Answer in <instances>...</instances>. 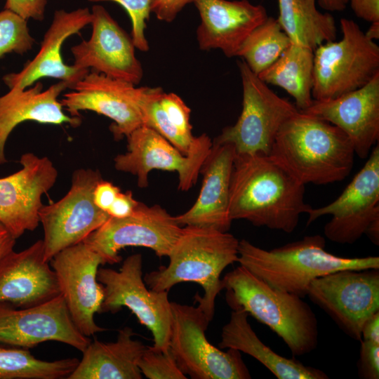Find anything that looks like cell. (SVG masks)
Returning a JSON list of instances; mask_svg holds the SVG:
<instances>
[{
	"instance_id": "obj_39",
	"label": "cell",
	"mask_w": 379,
	"mask_h": 379,
	"mask_svg": "<svg viewBox=\"0 0 379 379\" xmlns=\"http://www.w3.org/2000/svg\"><path fill=\"white\" fill-rule=\"evenodd\" d=\"M151 13H154L158 20L171 22L178 13L188 4L194 0H149Z\"/></svg>"
},
{
	"instance_id": "obj_14",
	"label": "cell",
	"mask_w": 379,
	"mask_h": 379,
	"mask_svg": "<svg viewBox=\"0 0 379 379\" xmlns=\"http://www.w3.org/2000/svg\"><path fill=\"white\" fill-rule=\"evenodd\" d=\"M307 295L347 335L361 341L364 323L379 312V269L326 274L312 281Z\"/></svg>"
},
{
	"instance_id": "obj_43",
	"label": "cell",
	"mask_w": 379,
	"mask_h": 379,
	"mask_svg": "<svg viewBox=\"0 0 379 379\" xmlns=\"http://www.w3.org/2000/svg\"><path fill=\"white\" fill-rule=\"evenodd\" d=\"M361 340L379 343V312L373 314L364 323Z\"/></svg>"
},
{
	"instance_id": "obj_27",
	"label": "cell",
	"mask_w": 379,
	"mask_h": 379,
	"mask_svg": "<svg viewBox=\"0 0 379 379\" xmlns=\"http://www.w3.org/2000/svg\"><path fill=\"white\" fill-rule=\"evenodd\" d=\"M248 316L242 310H232L229 321L222 329L220 348L237 350L253 357L279 379L328 378L321 370L274 352L258 337L248 321Z\"/></svg>"
},
{
	"instance_id": "obj_29",
	"label": "cell",
	"mask_w": 379,
	"mask_h": 379,
	"mask_svg": "<svg viewBox=\"0 0 379 379\" xmlns=\"http://www.w3.org/2000/svg\"><path fill=\"white\" fill-rule=\"evenodd\" d=\"M277 20L291 42L313 51L326 42L335 41L334 18L316 7L315 0H278Z\"/></svg>"
},
{
	"instance_id": "obj_24",
	"label": "cell",
	"mask_w": 379,
	"mask_h": 379,
	"mask_svg": "<svg viewBox=\"0 0 379 379\" xmlns=\"http://www.w3.org/2000/svg\"><path fill=\"white\" fill-rule=\"evenodd\" d=\"M235 155L232 144L213 142L200 168L203 181L196 201L188 211L175 216L180 226L194 225L228 232L232 222L229 215V198Z\"/></svg>"
},
{
	"instance_id": "obj_30",
	"label": "cell",
	"mask_w": 379,
	"mask_h": 379,
	"mask_svg": "<svg viewBox=\"0 0 379 379\" xmlns=\"http://www.w3.org/2000/svg\"><path fill=\"white\" fill-rule=\"evenodd\" d=\"M0 344V379H67L79 360L69 357L44 361L27 349Z\"/></svg>"
},
{
	"instance_id": "obj_3",
	"label": "cell",
	"mask_w": 379,
	"mask_h": 379,
	"mask_svg": "<svg viewBox=\"0 0 379 379\" xmlns=\"http://www.w3.org/2000/svg\"><path fill=\"white\" fill-rule=\"evenodd\" d=\"M326 239L307 235L266 250L249 241H239L240 265L271 286L304 298L315 279L343 270L379 269L378 256L344 258L325 250Z\"/></svg>"
},
{
	"instance_id": "obj_35",
	"label": "cell",
	"mask_w": 379,
	"mask_h": 379,
	"mask_svg": "<svg viewBox=\"0 0 379 379\" xmlns=\"http://www.w3.org/2000/svg\"><path fill=\"white\" fill-rule=\"evenodd\" d=\"M90 2L112 1L121 5L131 21V39L135 48L147 51L149 48L145 34L150 11L149 0H88Z\"/></svg>"
},
{
	"instance_id": "obj_13",
	"label": "cell",
	"mask_w": 379,
	"mask_h": 379,
	"mask_svg": "<svg viewBox=\"0 0 379 379\" xmlns=\"http://www.w3.org/2000/svg\"><path fill=\"white\" fill-rule=\"evenodd\" d=\"M307 225L324 215H331L324 233L331 241L353 244L379 222V145L371 149L362 168L340 196L330 204L311 208Z\"/></svg>"
},
{
	"instance_id": "obj_21",
	"label": "cell",
	"mask_w": 379,
	"mask_h": 379,
	"mask_svg": "<svg viewBox=\"0 0 379 379\" xmlns=\"http://www.w3.org/2000/svg\"><path fill=\"white\" fill-rule=\"evenodd\" d=\"M339 128L355 154L366 158L379 138V74L363 87L333 99L314 100L303 111Z\"/></svg>"
},
{
	"instance_id": "obj_10",
	"label": "cell",
	"mask_w": 379,
	"mask_h": 379,
	"mask_svg": "<svg viewBox=\"0 0 379 379\" xmlns=\"http://www.w3.org/2000/svg\"><path fill=\"white\" fill-rule=\"evenodd\" d=\"M102 176L98 170L79 168L72 176L68 192L39 211L44 237V260L50 262L62 250L82 242L110 217L93 201V190Z\"/></svg>"
},
{
	"instance_id": "obj_19",
	"label": "cell",
	"mask_w": 379,
	"mask_h": 379,
	"mask_svg": "<svg viewBox=\"0 0 379 379\" xmlns=\"http://www.w3.org/2000/svg\"><path fill=\"white\" fill-rule=\"evenodd\" d=\"M22 168L0 178V222L17 239L39 224L41 197L54 185L58 171L46 157L22 154Z\"/></svg>"
},
{
	"instance_id": "obj_16",
	"label": "cell",
	"mask_w": 379,
	"mask_h": 379,
	"mask_svg": "<svg viewBox=\"0 0 379 379\" xmlns=\"http://www.w3.org/2000/svg\"><path fill=\"white\" fill-rule=\"evenodd\" d=\"M60 293L72 321L84 335L105 331L95 321L104 298L102 285L97 279L100 255L84 241L58 253L51 260Z\"/></svg>"
},
{
	"instance_id": "obj_33",
	"label": "cell",
	"mask_w": 379,
	"mask_h": 379,
	"mask_svg": "<svg viewBox=\"0 0 379 379\" xmlns=\"http://www.w3.org/2000/svg\"><path fill=\"white\" fill-rule=\"evenodd\" d=\"M34 42L27 20L8 9L0 11V58L8 53L23 55Z\"/></svg>"
},
{
	"instance_id": "obj_37",
	"label": "cell",
	"mask_w": 379,
	"mask_h": 379,
	"mask_svg": "<svg viewBox=\"0 0 379 379\" xmlns=\"http://www.w3.org/2000/svg\"><path fill=\"white\" fill-rule=\"evenodd\" d=\"M359 375L362 378H379V343L361 340Z\"/></svg>"
},
{
	"instance_id": "obj_34",
	"label": "cell",
	"mask_w": 379,
	"mask_h": 379,
	"mask_svg": "<svg viewBox=\"0 0 379 379\" xmlns=\"http://www.w3.org/2000/svg\"><path fill=\"white\" fill-rule=\"evenodd\" d=\"M138 367L149 379H186L170 350L167 352L147 347L138 362Z\"/></svg>"
},
{
	"instance_id": "obj_36",
	"label": "cell",
	"mask_w": 379,
	"mask_h": 379,
	"mask_svg": "<svg viewBox=\"0 0 379 379\" xmlns=\"http://www.w3.org/2000/svg\"><path fill=\"white\" fill-rule=\"evenodd\" d=\"M159 103L169 121L182 134L193 138L190 124L191 109L185 102L173 93L162 92L159 96Z\"/></svg>"
},
{
	"instance_id": "obj_22",
	"label": "cell",
	"mask_w": 379,
	"mask_h": 379,
	"mask_svg": "<svg viewBox=\"0 0 379 379\" xmlns=\"http://www.w3.org/2000/svg\"><path fill=\"white\" fill-rule=\"evenodd\" d=\"M43 240L0 260V303L27 308L61 294L56 274L44 260Z\"/></svg>"
},
{
	"instance_id": "obj_2",
	"label": "cell",
	"mask_w": 379,
	"mask_h": 379,
	"mask_svg": "<svg viewBox=\"0 0 379 379\" xmlns=\"http://www.w3.org/2000/svg\"><path fill=\"white\" fill-rule=\"evenodd\" d=\"M354 149L329 122L298 111L279 128L269 156L303 185H327L351 172Z\"/></svg>"
},
{
	"instance_id": "obj_18",
	"label": "cell",
	"mask_w": 379,
	"mask_h": 379,
	"mask_svg": "<svg viewBox=\"0 0 379 379\" xmlns=\"http://www.w3.org/2000/svg\"><path fill=\"white\" fill-rule=\"evenodd\" d=\"M142 87L104 74L89 72L63 95L60 102L72 117L90 110L111 119L109 129L116 140L127 137L143 125L139 107Z\"/></svg>"
},
{
	"instance_id": "obj_12",
	"label": "cell",
	"mask_w": 379,
	"mask_h": 379,
	"mask_svg": "<svg viewBox=\"0 0 379 379\" xmlns=\"http://www.w3.org/2000/svg\"><path fill=\"white\" fill-rule=\"evenodd\" d=\"M182 227L159 205L138 203L129 216L109 219L83 241L100 257L102 265L121 261L119 251L128 246L152 249L159 257L168 256Z\"/></svg>"
},
{
	"instance_id": "obj_1",
	"label": "cell",
	"mask_w": 379,
	"mask_h": 379,
	"mask_svg": "<svg viewBox=\"0 0 379 379\" xmlns=\"http://www.w3.org/2000/svg\"><path fill=\"white\" fill-rule=\"evenodd\" d=\"M305 185L269 155L237 154L230 178V219L291 233L312 206L305 201Z\"/></svg>"
},
{
	"instance_id": "obj_23",
	"label": "cell",
	"mask_w": 379,
	"mask_h": 379,
	"mask_svg": "<svg viewBox=\"0 0 379 379\" xmlns=\"http://www.w3.org/2000/svg\"><path fill=\"white\" fill-rule=\"evenodd\" d=\"M201 18L197 29L200 49H220L228 58L237 53L251 32L267 18L262 5L248 0H194Z\"/></svg>"
},
{
	"instance_id": "obj_40",
	"label": "cell",
	"mask_w": 379,
	"mask_h": 379,
	"mask_svg": "<svg viewBox=\"0 0 379 379\" xmlns=\"http://www.w3.org/2000/svg\"><path fill=\"white\" fill-rule=\"evenodd\" d=\"M120 192L119 187L111 182L102 179L97 183L93 190L94 204L98 208L107 213Z\"/></svg>"
},
{
	"instance_id": "obj_32",
	"label": "cell",
	"mask_w": 379,
	"mask_h": 379,
	"mask_svg": "<svg viewBox=\"0 0 379 379\" xmlns=\"http://www.w3.org/2000/svg\"><path fill=\"white\" fill-rule=\"evenodd\" d=\"M160 87L142 86L139 98L143 125L149 127L165 138L183 154L187 155L195 137L189 138L178 131L169 121L159 103L163 92Z\"/></svg>"
},
{
	"instance_id": "obj_15",
	"label": "cell",
	"mask_w": 379,
	"mask_h": 379,
	"mask_svg": "<svg viewBox=\"0 0 379 379\" xmlns=\"http://www.w3.org/2000/svg\"><path fill=\"white\" fill-rule=\"evenodd\" d=\"M47 341L81 352L91 342L74 324L62 294L27 308L0 303V344L29 350Z\"/></svg>"
},
{
	"instance_id": "obj_11",
	"label": "cell",
	"mask_w": 379,
	"mask_h": 379,
	"mask_svg": "<svg viewBox=\"0 0 379 379\" xmlns=\"http://www.w3.org/2000/svg\"><path fill=\"white\" fill-rule=\"evenodd\" d=\"M127 152L114 159L117 171L137 177L138 186H148L149 173L154 170L176 171L178 189L189 190L196 184L201 166L208 154L213 141L206 133L195 137L187 155L152 128L141 126L127 137Z\"/></svg>"
},
{
	"instance_id": "obj_41",
	"label": "cell",
	"mask_w": 379,
	"mask_h": 379,
	"mask_svg": "<svg viewBox=\"0 0 379 379\" xmlns=\"http://www.w3.org/2000/svg\"><path fill=\"white\" fill-rule=\"evenodd\" d=\"M139 201L133 198L131 191H126V192L121 191L107 213L112 218H125L133 213Z\"/></svg>"
},
{
	"instance_id": "obj_7",
	"label": "cell",
	"mask_w": 379,
	"mask_h": 379,
	"mask_svg": "<svg viewBox=\"0 0 379 379\" xmlns=\"http://www.w3.org/2000/svg\"><path fill=\"white\" fill-rule=\"evenodd\" d=\"M169 350L179 368L193 379H249L241 352H223L206 336L209 321L197 306L171 302Z\"/></svg>"
},
{
	"instance_id": "obj_31",
	"label": "cell",
	"mask_w": 379,
	"mask_h": 379,
	"mask_svg": "<svg viewBox=\"0 0 379 379\" xmlns=\"http://www.w3.org/2000/svg\"><path fill=\"white\" fill-rule=\"evenodd\" d=\"M291 44L277 19L268 17L248 36L237 56L244 58L251 70L258 75L272 65Z\"/></svg>"
},
{
	"instance_id": "obj_26",
	"label": "cell",
	"mask_w": 379,
	"mask_h": 379,
	"mask_svg": "<svg viewBox=\"0 0 379 379\" xmlns=\"http://www.w3.org/2000/svg\"><path fill=\"white\" fill-rule=\"evenodd\" d=\"M133 329L119 330L115 342H90L67 379H141L138 362L147 346L133 339Z\"/></svg>"
},
{
	"instance_id": "obj_17",
	"label": "cell",
	"mask_w": 379,
	"mask_h": 379,
	"mask_svg": "<svg viewBox=\"0 0 379 379\" xmlns=\"http://www.w3.org/2000/svg\"><path fill=\"white\" fill-rule=\"evenodd\" d=\"M91 15V37L70 49L72 65L138 85L143 70L135 56L131 36L102 6L94 5Z\"/></svg>"
},
{
	"instance_id": "obj_25",
	"label": "cell",
	"mask_w": 379,
	"mask_h": 379,
	"mask_svg": "<svg viewBox=\"0 0 379 379\" xmlns=\"http://www.w3.org/2000/svg\"><path fill=\"white\" fill-rule=\"evenodd\" d=\"M38 81L26 88H13L0 97V164L7 162L5 145L12 131L20 124L32 121L40 124H69L76 128L81 124L80 117L67 115L58 100L60 93L68 88L62 81L43 91Z\"/></svg>"
},
{
	"instance_id": "obj_6",
	"label": "cell",
	"mask_w": 379,
	"mask_h": 379,
	"mask_svg": "<svg viewBox=\"0 0 379 379\" xmlns=\"http://www.w3.org/2000/svg\"><path fill=\"white\" fill-rule=\"evenodd\" d=\"M342 39L314 51V100L333 99L360 88L379 74V46L352 20H340Z\"/></svg>"
},
{
	"instance_id": "obj_45",
	"label": "cell",
	"mask_w": 379,
	"mask_h": 379,
	"mask_svg": "<svg viewBox=\"0 0 379 379\" xmlns=\"http://www.w3.org/2000/svg\"><path fill=\"white\" fill-rule=\"evenodd\" d=\"M348 2L349 0H318L319 5L329 11H342Z\"/></svg>"
},
{
	"instance_id": "obj_38",
	"label": "cell",
	"mask_w": 379,
	"mask_h": 379,
	"mask_svg": "<svg viewBox=\"0 0 379 379\" xmlns=\"http://www.w3.org/2000/svg\"><path fill=\"white\" fill-rule=\"evenodd\" d=\"M47 0H6L4 9L17 13L25 20L42 21Z\"/></svg>"
},
{
	"instance_id": "obj_9",
	"label": "cell",
	"mask_w": 379,
	"mask_h": 379,
	"mask_svg": "<svg viewBox=\"0 0 379 379\" xmlns=\"http://www.w3.org/2000/svg\"><path fill=\"white\" fill-rule=\"evenodd\" d=\"M97 279L102 285L104 298L99 313H116L126 307L139 322L152 333L156 350L169 351L171 307L166 291L147 288L142 279L140 253L126 258L120 269L99 268Z\"/></svg>"
},
{
	"instance_id": "obj_44",
	"label": "cell",
	"mask_w": 379,
	"mask_h": 379,
	"mask_svg": "<svg viewBox=\"0 0 379 379\" xmlns=\"http://www.w3.org/2000/svg\"><path fill=\"white\" fill-rule=\"evenodd\" d=\"M15 239L0 222V260L13 250Z\"/></svg>"
},
{
	"instance_id": "obj_46",
	"label": "cell",
	"mask_w": 379,
	"mask_h": 379,
	"mask_svg": "<svg viewBox=\"0 0 379 379\" xmlns=\"http://www.w3.org/2000/svg\"><path fill=\"white\" fill-rule=\"evenodd\" d=\"M364 33L371 40L378 39L379 38V22H371V25Z\"/></svg>"
},
{
	"instance_id": "obj_5",
	"label": "cell",
	"mask_w": 379,
	"mask_h": 379,
	"mask_svg": "<svg viewBox=\"0 0 379 379\" xmlns=\"http://www.w3.org/2000/svg\"><path fill=\"white\" fill-rule=\"evenodd\" d=\"M222 283L228 305L269 327L294 357L317 348V319L302 298L271 286L240 265L227 273Z\"/></svg>"
},
{
	"instance_id": "obj_8",
	"label": "cell",
	"mask_w": 379,
	"mask_h": 379,
	"mask_svg": "<svg viewBox=\"0 0 379 379\" xmlns=\"http://www.w3.org/2000/svg\"><path fill=\"white\" fill-rule=\"evenodd\" d=\"M237 65L243 88L242 110L236 124L224 128L213 142L230 143L237 154L269 155L282 124L299 110L277 95L244 61Z\"/></svg>"
},
{
	"instance_id": "obj_20",
	"label": "cell",
	"mask_w": 379,
	"mask_h": 379,
	"mask_svg": "<svg viewBox=\"0 0 379 379\" xmlns=\"http://www.w3.org/2000/svg\"><path fill=\"white\" fill-rule=\"evenodd\" d=\"M91 20V12L88 8L71 12L55 11L38 53L24 65L20 72L4 75V84L9 89L26 88L41 78L51 77L65 82L68 88L72 89L90 70L65 64L61 55L62 46L68 37L79 34L90 25Z\"/></svg>"
},
{
	"instance_id": "obj_4",
	"label": "cell",
	"mask_w": 379,
	"mask_h": 379,
	"mask_svg": "<svg viewBox=\"0 0 379 379\" xmlns=\"http://www.w3.org/2000/svg\"><path fill=\"white\" fill-rule=\"evenodd\" d=\"M239 240L228 232L185 225L171 249L168 266L147 273L144 281L155 291H166L181 282H194L204 294L195 297L198 307L212 321L217 295L223 289L220 275L238 260Z\"/></svg>"
},
{
	"instance_id": "obj_28",
	"label": "cell",
	"mask_w": 379,
	"mask_h": 379,
	"mask_svg": "<svg viewBox=\"0 0 379 379\" xmlns=\"http://www.w3.org/2000/svg\"><path fill=\"white\" fill-rule=\"evenodd\" d=\"M314 51L291 42L280 57L258 76L267 84L279 86L295 100L299 111L313 102Z\"/></svg>"
},
{
	"instance_id": "obj_42",
	"label": "cell",
	"mask_w": 379,
	"mask_h": 379,
	"mask_svg": "<svg viewBox=\"0 0 379 379\" xmlns=\"http://www.w3.org/2000/svg\"><path fill=\"white\" fill-rule=\"evenodd\" d=\"M354 14L364 20L379 22V0H349Z\"/></svg>"
}]
</instances>
